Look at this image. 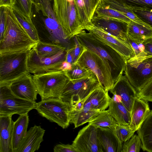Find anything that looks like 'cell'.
<instances>
[{"mask_svg":"<svg viewBox=\"0 0 152 152\" xmlns=\"http://www.w3.org/2000/svg\"><path fill=\"white\" fill-rule=\"evenodd\" d=\"M85 48L94 52L103 60L109 70L114 83L123 75L126 60L116 50L83 30L76 35Z\"/></svg>","mask_w":152,"mask_h":152,"instance_id":"obj_1","label":"cell"},{"mask_svg":"<svg viewBox=\"0 0 152 152\" xmlns=\"http://www.w3.org/2000/svg\"><path fill=\"white\" fill-rule=\"evenodd\" d=\"M37 42L29 35L12 8L6 7V27L4 37L0 40V54L31 50Z\"/></svg>","mask_w":152,"mask_h":152,"instance_id":"obj_2","label":"cell"},{"mask_svg":"<svg viewBox=\"0 0 152 152\" xmlns=\"http://www.w3.org/2000/svg\"><path fill=\"white\" fill-rule=\"evenodd\" d=\"M30 50L0 54V85H8L29 73L27 61Z\"/></svg>","mask_w":152,"mask_h":152,"instance_id":"obj_3","label":"cell"},{"mask_svg":"<svg viewBox=\"0 0 152 152\" xmlns=\"http://www.w3.org/2000/svg\"><path fill=\"white\" fill-rule=\"evenodd\" d=\"M53 10L66 38L69 40L85 30L79 20L75 0H53Z\"/></svg>","mask_w":152,"mask_h":152,"instance_id":"obj_4","label":"cell"},{"mask_svg":"<svg viewBox=\"0 0 152 152\" xmlns=\"http://www.w3.org/2000/svg\"><path fill=\"white\" fill-rule=\"evenodd\" d=\"M33 77L41 100L60 97L70 80L67 72L58 70L34 74Z\"/></svg>","mask_w":152,"mask_h":152,"instance_id":"obj_5","label":"cell"},{"mask_svg":"<svg viewBox=\"0 0 152 152\" xmlns=\"http://www.w3.org/2000/svg\"><path fill=\"white\" fill-rule=\"evenodd\" d=\"M100 85L97 77L93 72L88 77L70 80L62 93L60 99L68 105L70 110L85 99Z\"/></svg>","mask_w":152,"mask_h":152,"instance_id":"obj_6","label":"cell"},{"mask_svg":"<svg viewBox=\"0 0 152 152\" xmlns=\"http://www.w3.org/2000/svg\"><path fill=\"white\" fill-rule=\"evenodd\" d=\"M124 72L130 83L139 91L152 79V56L134 57L126 61Z\"/></svg>","mask_w":152,"mask_h":152,"instance_id":"obj_7","label":"cell"},{"mask_svg":"<svg viewBox=\"0 0 152 152\" xmlns=\"http://www.w3.org/2000/svg\"><path fill=\"white\" fill-rule=\"evenodd\" d=\"M35 109L42 116L56 123L64 129L69 125L70 119L69 106L59 99L50 98L41 100L37 103Z\"/></svg>","mask_w":152,"mask_h":152,"instance_id":"obj_8","label":"cell"},{"mask_svg":"<svg viewBox=\"0 0 152 152\" xmlns=\"http://www.w3.org/2000/svg\"><path fill=\"white\" fill-rule=\"evenodd\" d=\"M75 63L88 68L93 72L97 77L100 85L104 89L110 91L112 88L114 83L110 72L103 60L98 55L84 47Z\"/></svg>","mask_w":152,"mask_h":152,"instance_id":"obj_9","label":"cell"},{"mask_svg":"<svg viewBox=\"0 0 152 152\" xmlns=\"http://www.w3.org/2000/svg\"><path fill=\"white\" fill-rule=\"evenodd\" d=\"M37 103L18 97L11 92L8 85H0V115H20L35 109Z\"/></svg>","mask_w":152,"mask_h":152,"instance_id":"obj_10","label":"cell"},{"mask_svg":"<svg viewBox=\"0 0 152 152\" xmlns=\"http://www.w3.org/2000/svg\"><path fill=\"white\" fill-rule=\"evenodd\" d=\"M66 50L51 57H43L39 56L33 48L29 52L28 58L29 73L34 75L60 70L62 62L66 59Z\"/></svg>","mask_w":152,"mask_h":152,"instance_id":"obj_11","label":"cell"},{"mask_svg":"<svg viewBox=\"0 0 152 152\" xmlns=\"http://www.w3.org/2000/svg\"><path fill=\"white\" fill-rule=\"evenodd\" d=\"M85 29L91 33L96 39L116 50L126 61L135 57L134 52L129 43L95 26L91 22L88 23Z\"/></svg>","mask_w":152,"mask_h":152,"instance_id":"obj_12","label":"cell"},{"mask_svg":"<svg viewBox=\"0 0 152 152\" xmlns=\"http://www.w3.org/2000/svg\"><path fill=\"white\" fill-rule=\"evenodd\" d=\"M95 26L125 42L128 41V23L116 19L94 14L90 21Z\"/></svg>","mask_w":152,"mask_h":152,"instance_id":"obj_13","label":"cell"},{"mask_svg":"<svg viewBox=\"0 0 152 152\" xmlns=\"http://www.w3.org/2000/svg\"><path fill=\"white\" fill-rule=\"evenodd\" d=\"M72 144L78 152H100L97 128L88 124L80 130Z\"/></svg>","mask_w":152,"mask_h":152,"instance_id":"obj_14","label":"cell"},{"mask_svg":"<svg viewBox=\"0 0 152 152\" xmlns=\"http://www.w3.org/2000/svg\"><path fill=\"white\" fill-rule=\"evenodd\" d=\"M45 32L39 37L40 42L61 45L68 49V40L63 29L56 18L54 14L44 21Z\"/></svg>","mask_w":152,"mask_h":152,"instance_id":"obj_15","label":"cell"},{"mask_svg":"<svg viewBox=\"0 0 152 152\" xmlns=\"http://www.w3.org/2000/svg\"><path fill=\"white\" fill-rule=\"evenodd\" d=\"M110 91L118 97L132 114L134 102L138 97L137 93L126 76L122 75Z\"/></svg>","mask_w":152,"mask_h":152,"instance_id":"obj_16","label":"cell"},{"mask_svg":"<svg viewBox=\"0 0 152 152\" xmlns=\"http://www.w3.org/2000/svg\"><path fill=\"white\" fill-rule=\"evenodd\" d=\"M15 96L27 100L36 102L38 92L33 76L26 74L8 84Z\"/></svg>","mask_w":152,"mask_h":152,"instance_id":"obj_17","label":"cell"},{"mask_svg":"<svg viewBox=\"0 0 152 152\" xmlns=\"http://www.w3.org/2000/svg\"><path fill=\"white\" fill-rule=\"evenodd\" d=\"M97 136L100 152H122L123 143L117 136L114 129L98 127Z\"/></svg>","mask_w":152,"mask_h":152,"instance_id":"obj_18","label":"cell"},{"mask_svg":"<svg viewBox=\"0 0 152 152\" xmlns=\"http://www.w3.org/2000/svg\"><path fill=\"white\" fill-rule=\"evenodd\" d=\"M45 130L35 125L27 131L17 152H34L38 150L43 141Z\"/></svg>","mask_w":152,"mask_h":152,"instance_id":"obj_19","label":"cell"},{"mask_svg":"<svg viewBox=\"0 0 152 152\" xmlns=\"http://www.w3.org/2000/svg\"><path fill=\"white\" fill-rule=\"evenodd\" d=\"M108 91L100 85L85 99L83 107L101 112L105 110L111 99Z\"/></svg>","mask_w":152,"mask_h":152,"instance_id":"obj_20","label":"cell"},{"mask_svg":"<svg viewBox=\"0 0 152 152\" xmlns=\"http://www.w3.org/2000/svg\"><path fill=\"white\" fill-rule=\"evenodd\" d=\"M12 115H0V152H13Z\"/></svg>","mask_w":152,"mask_h":152,"instance_id":"obj_21","label":"cell"},{"mask_svg":"<svg viewBox=\"0 0 152 152\" xmlns=\"http://www.w3.org/2000/svg\"><path fill=\"white\" fill-rule=\"evenodd\" d=\"M108 110L118 124L130 126L131 114L117 96L113 95L110 100Z\"/></svg>","mask_w":152,"mask_h":152,"instance_id":"obj_22","label":"cell"},{"mask_svg":"<svg viewBox=\"0 0 152 152\" xmlns=\"http://www.w3.org/2000/svg\"><path fill=\"white\" fill-rule=\"evenodd\" d=\"M148 102L138 97L134 102L130 126L135 131H137L151 111Z\"/></svg>","mask_w":152,"mask_h":152,"instance_id":"obj_23","label":"cell"},{"mask_svg":"<svg viewBox=\"0 0 152 152\" xmlns=\"http://www.w3.org/2000/svg\"><path fill=\"white\" fill-rule=\"evenodd\" d=\"M28 113L20 115L14 122L12 133L13 152H17L27 132L29 123Z\"/></svg>","mask_w":152,"mask_h":152,"instance_id":"obj_24","label":"cell"},{"mask_svg":"<svg viewBox=\"0 0 152 152\" xmlns=\"http://www.w3.org/2000/svg\"><path fill=\"white\" fill-rule=\"evenodd\" d=\"M144 151L152 152V110H151L137 131Z\"/></svg>","mask_w":152,"mask_h":152,"instance_id":"obj_25","label":"cell"},{"mask_svg":"<svg viewBox=\"0 0 152 152\" xmlns=\"http://www.w3.org/2000/svg\"><path fill=\"white\" fill-rule=\"evenodd\" d=\"M100 112L99 110L84 107L78 111H69L70 123L74 124L75 128L78 127L90 122Z\"/></svg>","mask_w":152,"mask_h":152,"instance_id":"obj_26","label":"cell"},{"mask_svg":"<svg viewBox=\"0 0 152 152\" xmlns=\"http://www.w3.org/2000/svg\"><path fill=\"white\" fill-rule=\"evenodd\" d=\"M128 37L134 40L142 41L152 37V29L147 25H143L131 20L128 24Z\"/></svg>","mask_w":152,"mask_h":152,"instance_id":"obj_27","label":"cell"},{"mask_svg":"<svg viewBox=\"0 0 152 152\" xmlns=\"http://www.w3.org/2000/svg\"><path fill=\"white\" fill-rule=\"evenodd\" d=\"M94 14L118 19L126 22L128 24L131 20L121 12L110 7L102 0L100 1Z\"/></svg>","mask_w":152,"mask_h":152,"instance_id":"obj_28","label":"cell"},{"mask_svg":"<svg viewBox=\"0 0 152 152\" xmlns=\"http://www.w3.org/2000/svg\"><path fill=\"white\" fill-rule=\"evenodd\" d=\"M37 53L43 57L53 56L67 49L61 45L43 42L39 41L33 48Z\"/></svg>","mask_w":152,"mask_h":152,"instance_id":"obj_29","label":"cell"},{"mask_svg":"<svg viewBox=\"0 0 152 152\" xmlns=\"http://www.w3.org/2000/svg\"><path fill=\"white\" fill-rule=\"evenodd\" d=\"M18 20L31 38L38 42L39 39L38 31L32 21L26 18L15 6L12 7Z\"/></svg>","mask_w":152,"mask_h":152,"instance_id":"obj_30","label":"cell"},{"mask_svg":"<svg viewBox=\"0 0 152 152\" xmlns=\"http://www.w3.org/2000/svg\"><path fill=\"white\" fill-rule=\"evenodd\" d=\"M95 127H109L114 129L118 124L110 115L108 110L101 112L92 120L88 123Z\"/></svg>","mask_w":152,"mask_h":152,"instance_id":"obj_31","label":"cell"},{"mask_svg":"<svg viewBox=\"0 0 152 152\" xmlns=\"http://www.w3.org/2000/svg\"><path fill=\"white\" fill-rule=\"evenodd\" d=\"M102 0L110 7L119 12L131 20L142 24L147 25L141 21L134 13L132 10L122 3L115 0Z\"/></svg>","mask_w":152,"mask_h":152,"instance_id":"obj_32","label":"cell"},{"mask_svg":"<svg viewBox=\"0 0 152 152\" xmlns=\"http://www.w3.org/2000/svg\"><path fill=\"white\" fill-rule=\"evenodd\" d=\"M72 65V69L67 72L70 80H76L88 77L93 73L88 68L77 63H75Z\"/></svg>","mask_w":152,"mask_h":152,"instance_id":"obj_33","label":"cell"},{"mask_svg":"<svg viewBox=\"0 0 152 152\" xmlns=\"http://www.w3.org/2000/svg\"><path fill=\"white\" fill-rule=\"evenodd\" d=\"M132 10H152V0H115Z\"/></svg>","mask_w":152,"mask_h":152,"instance_id":"obj_34","label":"cell"},{"mask_svg":"<svg viewBox=\"0 0 152 152\" xmlns=\"http://www.w3.org/2000/svg\"><path fill=\"white\" fill-rule=\"evenodd\" d=\"M142 147V143L138 134H134L122 145V152H139Z\"/></svg>","mask_w":152,"mask_h":152,"instance_id":"obj_35","label":"cell"},{"mask_svg":"<svg viewBox=\"0 0 152 152\" xmlns=\"http://www.w3.org/2000/svg\"><path fill=\"white\" fill-rule=\"evenodd\" d=\"M34 0H16L14 6L28 19L32 21V6Z\"/></svg>","mask_w":152,"mask_h":152,"instance_id":"obj_36","label":"cell"},{"mask_svg":"<svg viewBox=\"0 0 152 152\" xmlns=\"http://www.w3.org/2000/svg\"><path fill=\"white\" fill-rule=\"evenodd\" d=\"M114 130L117 136L123 143L129 139L136 132L132 129L130 126L118 124L115 127Z\"/></svg>","mask_w":152,"mask_h":152,"instance_id":"obj_37","label":"cell"},{"mask_svg":"<svg viewBox=\"0 0 152 152\" xmlns=\"http://www.w3.org/2000/svg\"><path fill=\"white\" fill-rule=\"evenodd\" d=\"M34 5L36 11L41 12L46 17L54 13L50 3V0H34Z\"/></svg>","mask_w":152,"mask_h":152,"instance_id":"obj_38","label":"cell"},{"mask_svg":"<svg viewBox=\"0 0 152 152\" xmlns=\"http://www.w3.org/2000/svg\"><path fill=\"white\" fill-rule=\"evenodd\" d=\"M134 13L142 22L152 29V10H132Z\"/></svg>","mask_w":152,"mask_h":152,"instance_id":"obj_39","label":"cell"},{"mask_svg":"<svg viewBox=\"0 0 152 152\" xmlns=\"http://www.w3.org/2000/svg\"><path fill=\"white\" fill-rule=\"evenodd\" d=\"M75 1L79 20L85 30L86 26L89 21L85 9L83 1V0H75Z\"/></svg>","mask_w":152,"mask_h":152,"instance_id":"obj_40","label":"cell"},{"mask_svg":"<svg viewBox=\"0 0 152 152\" xmlns=\"http://www.w3.org/2000/svg\"><path fill=\"white\" fill-rule=\"evenodd\" d=\"M101 0H83L89 22L92 18L96 9Z\"/></svg>","mask_w":152,"mask_h":152,"instance_id":"obj_41","label":"cell"},{"mask_svg":"<svg viewBox=\"0 0 152 152\" xmlns=\"http://www.w3.org/2000/svg\"><path fill=\"white\" fill-rule=\"evenodd\" d=\"M138 97L152 102V79L137 93Z\"/></svg>","mask_w":152,"mask_h":152,"instance_id":"obj_42","label":"cell"},{"mask_svg":"<svg viewBox=\"0 0 152 152\" xmlns=\"http://www.w3.org/2000/svg\"><path fill=\"white\" fill-rule=\"evenodd\" d=\"M72 38L74 43V45L72 48L73 55L74 63H75L82 53L84 47L79 41L76 35Z\"/></svg>","mask_w":152,"mask_h":152,"instance_id":"obj_43","label":"cell"},{"mask_svg":"<svg viewBox=\"0 0 152 152\" xmlns=\"http://www.w3.org/2000/svg\"><path fill=\"white\" fill-rule=\"evenodd\" d=\"M6 7H0V40L4 36L6 24Z\"/></svg>","mask_w":152,"mask_h":152,"instance_id":"obj_44","label":"cell"},{"mask_svg":"<svg viewBox=\"0 0 152 152\" xmlns=\"http://www.w3.org/2000/svg\"><path fill=\"white\" fill-rule=\"evenodd\" d=\"M142 49L144 56H152V37L142 41Z\"/></svg>","mask_w":152,"mask_h":152,"instance_id":"obj_45","label":"cell"},{"mask_svg":"<svg viewBox=\"0 0 152 152\" xmlns=\"http://www.w3.org/2000/svg\"><path fill=\"white\" fill-rule=\"evenodd\" d=\"M54 152H78L77 150L72 144H58L53 148Z\"/></svg>","mask_w":152,"mask_h":152,"instance_id":"obj_46","label":"cell"},{"mask_svg":"<svg viewBox=\"0 0 152 152\" xmlns=\"http://www.w3.org/2000/svg\"><path fill=\"white\" fill-rule=\"evenodd\" d=\"M73 55L72 48H68L66 50L65 61L71 64L74 63Z\"/></svg>","mask_w":152,"mask_h":152,"instance_id":"obj_47","label":"cell"},{"mask_svg":"<svg viewBox=\"0 0 152 152\" xmlns=\"http://www.w3.org/2000/svg\"><path fill=\"white\" fill-rule=\"evenodd\" d=\"M16 0H0V7H12L15 4Z\"/></svg>","mask_w":152,"mask_h":152,"instance_id":"obj_48","label":"cell"},{"mask_svg":"<svg viewBox=\"0 0 152 152\" xmlns=\"http://www.w3.org/2000/svg\"><path fill=\"white\" fill-rule=\"evenodd\" d=\"M72 65L71 64L66 61H63L60 67V70L67 72L70 70L72 68Z\"/></svg>","mask_w":152,"mask_h":152,"instance_id":"obj_49","label":"cell"}]
</instances>
